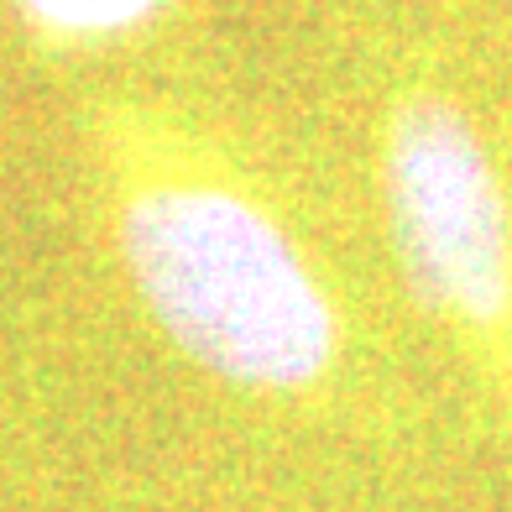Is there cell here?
<instances>
[{
  "mask_svg": "<svg viewBox=\"0 0 512 512\" xmlns=\"http://www.w3.org/2000/svg\"><path fill=\"white\" fill-rule=\"evenodd\" d=\"M84 168L147 324L209 382L319 403L351 366V319L272 183L168 95L105 89L79 115Z\"/></svg>",
  "mask_w": 512,
  "mask_h": 512,
  "instance_id": "cell-1",
  "label": "cell"
},
{
  "mask_svg": "<svg viewBox=\"0 0 512 512\" xmlns=\"http://www.w3.org/2000/svg\"><path fill=\"white\" fill-rule=\"evenodd\" d=\"M371 147L403 288L512 460V173L471 100L434 68L387 79Z\"/></svg>",
  "mask_w": 512,
  "mask_h": 512,
  "instance_id": "cell-2",
  "label": "cell"
},
{
  "mask_svg": "<svg viewBox=\"0 0 512 512\" xmlns=\"http://www.w3.org/2000/svg\"><path fill=\"white\" fill-rule=\"evenodd\" d=\"M178 0H16L27 37L48 53L110 48L162 21Z\"/></svg>",
  "mask_w": 512,
  "mask_h": 512,
  "instance_id": "cell-3",
  "label": "cell"
}]
</instances>
